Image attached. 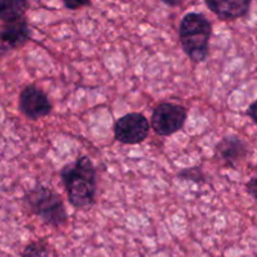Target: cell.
Listing matches in <instances>:
<instances>
[{
    "label": "cell",
    "instance_id": "4",
    "mask_svg": "<svg viewBox=\"0 0 257 257\" xmlns=\"http://www.w3.org/2000/svg\"><path fill=\"white\" fill-rule=\"evenodd\" d=\"M187 119V110L176 103H160L155 108L151 118V125L157 135L167 137L182 130Z\"/></svg>",
    "mask_w": 257,
    "mask_h": 257
},
{
    "label": "cell",
    "instance_id": "15",
    "mask_svg": "<svg viewBox=\"0 0 257 257\" xmlns=\"http://www.w3.org/2000/svg\"><path fill=\"white\" fill-rule=\"evenodd\" d=\"M247 115L257 124V100L251 103L250 107L247 108Z\"/></svg>",
    "mask_w": 257,
    "mask_h": 257
},
{
    "label": "cell",
    "instance_id": "14",
    "mask_svg": "<svg viewBox=\"0 0 257 257\" xmlns=\"http://www.w3.org/2000/svg\"><path fill=\"white\" fill-rule=\"evenodd\" d=\"M246 188H247V192L250 193L251 197L257 201V177L251 178L246 185Z\"/></svg>",
    "mask_w": 257,
    "mask_h": 257
},
{
    "label": "cell",
    "instance_id": "10",
    "mask_svg": "<svg viewBox=\"0 0 257 257\" xmlns=\"http://www.w3.org/2000/svg\"><path fill=\"white\" fill-rule=\"evenodd\" d=\"M28 8L29 3L25 0H0V20L8 24L24 19Z\"/></svg>",
    "mask_w": 257,
    "mask_h": 257
},
{
    "label": "cell",
    "instance_id": "2",
    "mask_svg": "<svg viewBox=\"0 0 257 257\" xmlns=\"http://www.w3.org/2000/svg\"><path fill=\"white\" fill-rule=\"evenodd\" d=\"M211 34L212 24L201 13H187L178 28L181 47L186 55L195 63H201L207 58Z\"/></svg>",
    "mask_w": 257,
    "mask_h": 257
},
{
    "label": "cell",
    "instance_id": "17",
    "mask_svg": "<svg viewBox=\"0 0 257 257\" xmlns=\"http://www.w3.org/2000/svg\"><path fill=\"white\" fill-rule=\"evenodd\" d=\"M5 52H7V50L4 49V47H3V45H2V43H0V57H2V55L4 54Z\"/></svg>",
    "mask_w": 257,
    "mask_h": 257
},
{
    "label": "cell",
    "instance_id": "7",
    "mask_svg": "<svg viewBox=\"0 0 257 257\" xmlns=\"http://www.w3.org/2000/svg\"><path fill=\"white\" fill-rule=\"evenodd\" d=\"M32 35L29 24L25 19H20L14 23H8L0 29V43L4 49L13 50L23 47Z\"/></svg>",
    "mask_w": 257,
    "mask_h": 257
},
{
    "label": "cell",
    "instance_id": "12",
    "mask_svg": "<svg viewBox=\"0 0 257 257\" xmlns=\"http://www.w3.org/2000/svg\"><path fill=\"white\" fill-rule=\"evenodd\" d=\"M178 177H181L182 180L193 181V182L205 181V176H203V172L201 171L200 167L185 168V170H182L180 173H178Z\"/></svg>",
    "mask_w": 257,
    "mask_h": 257
},
{
    "label": "cell",
    "instance_id": "3",
    "mask_svg": "<svg viewBox=\"0 0 257 257\" xmlns=\"http://www.w3.org/2000/svg\"><path fill=\"white\" fill-rule=\"evenodd\" d=\"M24 203L32 213L47 225L60 227L68 221V213L62 197L52 188L37 185L24 196Z\"/></svg>",
    "mask_w": 257,
    "mask_h": 257
},
{
    "label": "cell",
    "instance_id": "11",
    "mask_svg": "<svg viewBox=\"0 0 257 257\" xmlns=\"http://www.w3.org/2000/svg\"><path fill=\"white\" fill-rule=\"evenodd\" d=\"M49 247L45 241H33L28 243L22 252V257H48Z\"/></svg>",
    "mask_w": 257,
    "mask_h": 257
},
{
    "label": "cell",
    "instance_id": "16",
    "mask_svg": "<svg viewBox=\"0 0 257 257\" xmlns=\"http://www.w3.org/2000/svg\"><path fill=\"white\" fill-rule=\"evenodd\" d=\"M165 4L171 5V7H175V5H180L181 2H165Z\"/></svg>",
    "mask_w": 257,
    "mask_h": 257
},
{
    "label": "cell",
    "instance_id": "5",
    "mask_svg": "<svg viewBox=\"0 0 257 257\" xmlns=\"http://www.w3.org/2000/svg\"><path fill=\"white\" fill-rule=\"evenodd\" d=\"M150 135V122L142 113H128L117 119L114 138L123 145L142 143Z\"/></svg>",
    "mask_w": 257,
    "mask_h": 257
},
{
    "label": "cell",
    "instance_id": "8",
    "mask_svg": "<svg viewBox=\"0 0 257 257\" xmlns=\"http://www.w3.org/2000/svg\"><path fill=\"white\" fill-rule=\"evenodd\" d=\"M216 155L225 161L227 165L235 167L238 162L243 160L247 155V146L235 135H230L223 137L220 142L216 145Z\"/></svg>",
    "mask_w": 257,
    "mask_h": 257
},
{
    "label": "cell",
    "instance_id": "9",
    "mask_svg": "<svg viewBox=\"0 0 257 257\" xmlns=\"http://www.w3.org/2000/svg\"><path fill=\"white\" fill-rule=\"evenodd\" d=\"M208 9L223 20H233L248 14L251 2L248 0H230V2H206Z\"/></svg>",
    "mask_w": 257,
    "mask_h": 257
},
{
    "label": "cell",
    "instance_id": "6",
    "mask_svg": "<svg viewBox=\"0 0 257 257\" xmlns=\"http://www.w3.org/2000/svg\"><path fill=\"white\" fill-rule=\"evenodd\" d=\"M53 105L44 90L29 84L19 94V110L29 119H39L50 114Z\"/></svg>",
    "mask_w": 257,
    "mask_h": 257
},
{
    "label": "cell",
    "instance_id": "1",
    "mask_svg": "<svg viewBox=\"0 0 257 257\" xmlns=\"http://www.w3.org/2000/svg\"><path fill=\"white\" fill-rule=\"evenodd\" d=\"M69 203L75 208H87L94 203L97 192V170L92 160L80 156L60 171Z\"/></svg>",
    "mask_w": 257,
    "mask_h": 257
},
{
    "label": "cell",
    "instance_id": "13",
    "mask_svg": "<svg viewBox=\"0 0 257 257\" xmlns=\"http://www.w3.org/2000/svg\"><path fill=\"white\" fill-rule=\"evenodd\" d=\"M64 7L67 9L70 10H77L78 8H82V7H87V5H90V2H82V0H65L64 3Z\"/></svg>",
    "mask_w": 257,
    "mask_h": 257
}]
</instances>
